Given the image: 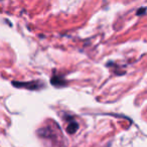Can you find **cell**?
<instances>
[{"label":"cell","mask_w":147,"mask_h":147,"mask_svg":"<svg viewBox=\"0 0 147 147\" xmlns=\"http://www.w3.org/2000/svg\"><path fill=\"white\" fill-rule=\"evenodd\" d=\"M12 85L16 88H25L27 90H39L42 87H45V84L40 81H30V82H12Z\"/></svg>","instance_id":"1"},{"label":"cell","mask_w":147,"mask_h":147,"mask_svg":"<svg viewBox=\"0 0 147 147\" xmlns=\"http://www.w3.org/2000/svg\"><path fill=\"white\" fill-rule=\"evenodd\" d=\"M51 83L55 87H63L67 85V81L63 79V77L57 74H53V76L51 78Z\"/></svg>","instance_id":"2"},{"label":"cell","mask_w":147,"mask_h":147,"mask_svg":"<svg viewBox=\"0 0 147 147\" xmlns=\"http://www.w3.org/2000/svg\"><path fill=\"white\" fill-rule=\"evenodd\" d=\"M78 129H79V123L75 120H71L69 121L67 126V132L69 134H75L78 131Z\"/></svg>","instance_id":"3"},{"label":"cell","mask_w":147,"mask_h":147,"mask_svg":"<svg viewBox=\"0 0 147 147\" xmlns=\"http://www.w3.org/2000/svg\"><path fill=\"white\" fill-rule=\"evenodd\" d=\"M145 12H146V8H144V7H142V9H139V10L137 11L136 14H137V15H142V14H144Z\"/></svg>","instance_id":"4"}]
</instances>
